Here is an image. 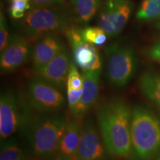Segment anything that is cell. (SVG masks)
<instances>
[{
  "label": "cell",
  "instance_id": "cell-1",
  "mask_svg": "<svg viewBox=\"0 0 160 160\" xmlns=\"http://www.w3.org/2000/svg\"><path fill=\"white\" fill-rule=\"evenodd\" d=\"M97 118L106 150L116 157H128L132 153L131 110L121 98L103 103L97 109Z\"/></svg>",
  "mask_w": 160,
  "mask_h": 160
},
{
  "label": "cell",
  "instance_id": "cell-2",
  "mask_svg": "<svg viewBox=\"0 0 160 160\" xmlns=\"http://www.w3.org/2000/svg\"><path fill=\"white\" fill-rule=\"evenodd\" d=\"M132 153L138 160H148L160 151V119L142 106L131 110Z\"/></svg>",
  "mask_w": 160,
  "mask_h": 160
},
{
  "label": "cell",
  "instance_id": "cell-3",
  "mask_svg": "<svg viewBox=\"0 0 160 160\" xmlns=\"http://www.w3.org/2000/svg\"><path fill=\"white\" fill-rule=\"evenodd\" d=\"M71 17L59 6H34L26 13L21 23L24 33L31 39H38L58 32L67 31L71 27Z\"/></svg>",
  "mask_w": 160,
  "mask_h": 160
},
{
  "label": "cell",
  "instance_id": "cell-4",
  "mask_svg": "<svg viewBox=\"0 0 160 160\" xmlns=\"http://www.w3.org/2000/svg\"><path fill=\"white\" fill-rule=\"evenodd\" d=\"M68 122L62 117L52 116L39 119L31 125L28 139L34 155L49 158L58 152Z\"/></svg>",
  "mask_w": 160,
  "mask_h": 160
},
{
  "label": "cell",
  "instance_id": "cell-5",
  "mask_svg": "<svg viewBox=\"0 0 160 160\" xmlns=\"http://www.w3.org/2000/svg\"><path fill=\"white\" fill-rule=\"evenodd\" d=\"M108 57L107 77L116 88H123L134 77L138 59L134 50L125 45H110L106 48Z\"/></svg>",
  "mask_w": 160,
  "mask_h": 160
},
{
  "label": "cell",
  "instance_id": "cell-6",
  "mask_svg": "<svg viewBox=\"0 0 160 160\" xmlns=\"http://www.w3.org/2000/svg\"><path fill=\"white\" fill-rule=\"evenodd\" d=\"M132 11V0H105L100 6L98 25L108 37H117L127 25Z\"/></svg>",
  "mask_w": 160,
  "mask_h": 160
},
{
  "label": "cell",
  "instance_id": "cell-7",
  "mask_svg": "<svg viewBox=\"0 0 160 160\" xmlns=\"http://www.w3.org/2000/svg\"><path fill=\"white\" fill-rule=\"evenodd\" d=\"M27 95L32 107L39 111H55L65 105L61 90L37 76L30 80Z\"/></svg>",
  "mask_w": 160,
  "mask_h": 160
},
{
  "label": "cell",
  "instance_id": "cell-8",
  "mask_svg": "<svg viewBox=\"0 0 160 160\" xmlns=\"http://www.w3.org/2000/svg\"><path fill=\"white\" fill-rule=\"evenodd\" d=\"M73 53V62L82 71L101 70L102 60L94 45L82 39L81 28L70 27L65 31Z\"/></svg>",
  "mask_w": 160,
  "mask_h": 160
},
{
  "label": "cell",
  "instance_id": "cell-9",
  "mask_svg": "<svg viewBox=\"0 0 160 160\" xmlns=\"http://www.w3.org/2000/svg\"><path fill=\"white\" fill-rule=\"evenodd\" d=\"M11 91H6L0 98V137L5 140L23 125L26 113Z\"/></svg>",
  "mask_w": 160,
  "mask_h": 160
},
{
  "label": "cell",
  "instance_id": "cell-10",
  "mask_svg": "<svg viewBox=\"0 0 160 160\" xmlns=\"http://www.w3.org/2000/svg\"><path fill=\"white\" fill-rule=\"evenodd\" d=\"M31 51L27 39L19 35H12L8 45L1 51L0 68L2 71L10 72L19 68L28 59Z\"/></svg>",
  "mask_w": 160,
  "mask_h": 160
},
{
  "label": "cell",
  "instance_id": "cell-11",
  "mask_svg": "<svg viewBox=\"0 0 160 160\" xmlns=\"http://www.w3.org/2000/svg\"><path fill=\"white\" fill-rule=\"evenodd\" d=\"M105 148L91 119L82 124L77 160H105Z\"/></svg>",
  "mask_w": 160,
  "mask_h": 160
},
{
  "label": "cell",
  "instance_id": "cell-12",
  "mask_svg": "<svg viewBox=\"0 0 160 160\" xmlns=\"http://www.w3.org/2000/svg\"><path fill=\"white\" fill-rule=\"evenodd\" d=\"M71 62L68 53L65 50L35 72L37 77L62 90L67 85Z\"/></svg>",
  "mask_w": 160,
  "mask_h": 160
},
{
  "label": "cell",
  "instance_id": "cell-13",
  "mask_svg": "<svg viewBox=\"0 0 160 160\" xmlns=\"http://www.w3.org/2000/svg\"><path fill=\"white\" fill-rule=\"evenodd\" d=\"M65 50V46L62 40L58 36L51 34L40 38L31 51L34 71L42 68Z\"/></svg>",
  "mask_w": 160,
  "mask_h": 160
},
{
  "label": "cell",
  "instance_id": "cell-14",
  "mask_svg": "<svg viewBox=\"0 0 160 160\" xmlns=\"http://www.w3.org/2000/svg\"><path fill=\"white\" fill-rule=\"evenodd\" d=\"M101 70L82 71V94L73 114L79 117L85 115L97 102L99 92V79Z\"/></svg>",
  "mask_w": 160,
  "mask_h": 160
},
{
  "label": "cell",
  "instance_id": "cell-15",
  "mask_svg": "<svg viewBox=\"0 0 160 160\" xmlns=\"http://www.w3.org/2000/svg\"><path fill=\"white\" fill-rule=\"evenodd\" d=\"M82 125L77 119L68 122L59 148V155L71 160H77Z\"/></svg>",
  "mask_w": 160,
  "mask_h": 160
},
{
  "label": "cell",
  "instance_id": "cell-16",
  "mask_svg": "<svg viewBox=\"0 0 160 160\" xmlns=\"http://www.w3.org/2000/svg\"><path fill=\"white\" fill-rule=\"evenodd\" d=\"M102 3V0H70L73 20L79 24L88 23Z\"/></svg>",
  "mask_w": 160,
  "mask_h": 160
},
{
  "label": "cell",
  "instance_id": "cell-17",
  "mask_svg": "<svg viewBox=\"0 0 160 160\" xmlns=\"http://www.w3.org/2000/svg\"><path fill=\"white\" fill-rule=\"evenodd\" d=\"M139 88L144 95L160 110V73L145 72L139 79Z\"/></svg>",
  "mask_w": 160,
  "mask_h": 160
},
{
  "label": "cell",
  "instance_id": "cell-18",
  "mask_svg": "<svg viewBox=\"0 0 160 160\" xmlns=\"http://www.w3.org/2000/svg\"><path fill=\"white\" fill-rule=\"evenodd\" d=\"M160 17V0H142L137 13V19L150 21Z\"/></svg>",
  "mask_w": 160,
  "mask_h": 160
},
{
  "label": "cell",
  "instance_id": "cell-19",
  "mask_svg": "<svg viewBox=\"0 0 160 160\" xmlns=\"http://www.w3.org/2000/svg\"><path fill=\"white\" fill-rule=\"evenodd\" d=\"M81 35L85 42L94 46H102L106 42L108 36L99 27H85L81 29Z\"/></svg>",
  "mask_w": 160,
  "mask_h": 160
},
{
  "label": "cell",
  "instance_id": "cell-20",
  "mask_svg": "<svg viewBox=\"0 0 160 160\" xmlns=\"http://www.w3.org/2000/svg\"><path fill=\"white\" fill-rule=\"evenodd\" d=\"M0 160H25V157L21 148L11 139L2 145Z\"/></svg>",
  "mask_w": 160,
  "mask_h": 160
},
{
  "label": "cell",
  "instance_id": "cell-21",
  "mask_svg": "<svg viewBox=\"0 0 160 160\" xmlns=\"http://www.w3.org/2000/svg\"><path fill=\"white\" fill-rule=\"evenodd\" d=\"M31 0H10V15L13 19H21L31 7Z\"/></svg>",
  "mask_w": 160,
  "mask_h": 160
},
{
  "label": "cell",
  "instance_id": "cell-22",
  "mask_svg": "<svg viewBox=\"0 0 160 160\" xmlns=\"http://www.w3.org/2000/svg\"><path fill=\"white\" fill-rule=\"evenodd\" d=\"M66 87L67 88L73 90L82 89L83 87L82 76L80 75L77 67L73 62H71V64Z\"/></svg>",
  "mask_w": 160,
  "mask_h": 160
},
{
  "label": "cell",
  "instance_id": "cell-23",
  "mask_svg": "<svg viewBox=\"0 0 160 160\" xmlns=\"http://www.w3.org/2000/svg\"><path fill=\"white\" fill-rule=\"evenodd\" d=\"M82 94V88L79 90L67 88V97L68 102V106L70 110L73 113H74L78 105H79Z\"/></svg>",
  "mask_w": 160,
  "mask_h": 160
},
{
  "label": "cell",
  "instance_id": "cell-24",
  "mask_svg": "<svg viewBox=\"0 0 160 160\" xmlns=\"http://www.w3.org/2000/svg\"><path fill=\"white\" fill-rule=\"evenodd\" d=\"M10 39L11 37H9L5 18L3 16L2 13H1V18H0V50L1 51H2L5 48L9 42Z\"/></svg>",
  "mask_w": 160,
  "mask_h": 160
},
{
  "label": "cell",
  "instance_id": "cell-25",
  "mask_svg": "<svg viewBox=\"0 0 160 160\" xmlns=\"http://www.w3.org/2000/svg\"><path fill=\"white\" fill-rule=\"evenodd\" d=\"M147 54L152 60L160 63V41L156 42L149 48Z\"/></svg>",
  "mask_w": 160,
  "mask_h": 160
},
{
  "label": "cell",
  "instance_id": "cell-26",
  "mask_svg": "<svg viewBox=\"0 0 160 160\" xmlns=\"http://www.w3.org/2000/svg\"><path fill=\"white\" fill-rule=\"evenodd\" d=\"M64 0H31L35 6L40 7H51L57 6L63 2Z\"/></svg>",
  "mask_w": 160,
  "mask_h": 160
},
{
  "label": "cell",
  "instance_id": "cell-27",
  "mask_svg": "<svg viewBox=\"0 0 160 160\" xmlns=\"http://www.w3.org/2000/svg\"><path fill=\"white\" fill-rule=\"evenodd\" d=\"M48 160H71V159H67V158L62 157H61V156L57 155V156H53V157H51Z\"/></svg>",
  "mask_w": 160,
  "mask_h": 160
},
{
  "label": "cell",
  "instance_id": "cell-28",
  "mask_svg": "<svg viewBox=\"0 0 160 160\" xmlns=\"http://www.w3.org/2000/svg\"><path fill=\"white\" fill-rule=\"evenodd\" d=\"M157 28H158V30H159V33H160V22L158 23Z\"/></svg>",
  "mask_w": 160,
  "mask_h": 160
},
{
  "label": "cell",
  "instance_id": "cell-29",
  "mask_svg": "<svg viewBox=\"0 0 160 160\" xmlns=\"http://www.w3.org/2000/svg\"><path fill=\"white\" fill-rule=\"evenodd\" d=\"M157 160H160V156H159V157H158V158H157Z\"/></svg>",
  "mask_w": 160,
  "mask_h": 160
}]
</instances>
